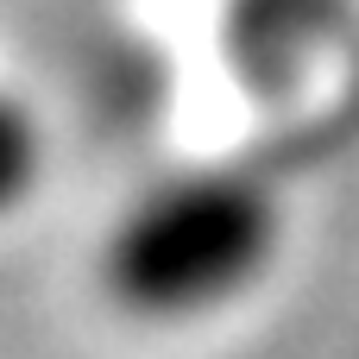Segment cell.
Instances as JSON below:
<instances>
[{
    "instance_id": "1",
    "label": "cell",
    "mask_w": 359,
    "mask_h": 359,
    "mask_svg": "<svg viewBox=\"0 0 359 359\" xmlns=\"http://www.w3.org/2000/svg\"><path fill=\"white\" fill-rule=\"evenodd\" d=\"M284 246V208L240 164H189L145 183L95 246V290L145 328H189L252 297Z\"/></svg>"
},
{
    "instance_id": "2",
    "label": "cell",
    "mask_w": 359,
    "mask_h": 359,
    "mask_svg": "<svg viewBox=\"0 0 359 359\" xmlns=\"http://www.w3.org/2000/svg\"><path fill=\"white\" fill-rule=\"evenodd\" d=\"M44 164H50V139H44V120L25 95L0 88V221L19 215L38 183H44Z\"/></svg>"
}]
</instances>
